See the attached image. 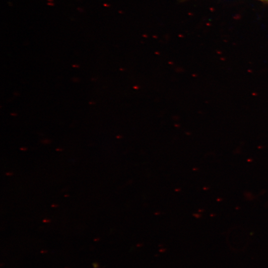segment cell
I'll use <instances>...</instances> for the list:
<instances>
[{
	"label": "cell",
	"instance_id": "cell-2",
	"mask_svg": "<svg viewBox=\"0 0 268 268\" xmlns=\"http://www.w3.org/2000/svg\"></svg>",
	"mask_w": 268,
	"mask_h": 268
},
{
	"label": "cell",
	"instance_id": "cell-1",
	"mask_svg": "<svg viewBox=\"0 0 268 268\" xmlns=\"http://www.w3.org/2000/svg\"></svg>",
	"mask_w": 268,
	"mask_h": 268
}]
</instances>
